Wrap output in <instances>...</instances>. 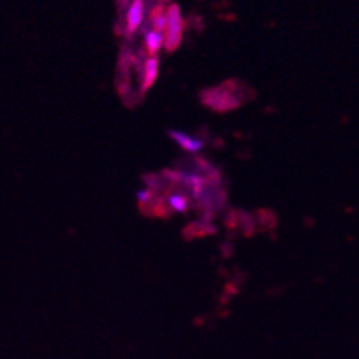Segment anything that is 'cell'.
I'll use <instances>...</instances> for the list:
<instances>
[{"mask_svg":"<svg viewBox=\"0 0 359 359\" xmlns=\"http://www.w3.org/2000/svg\"><path fill=\"white\" fill-rule=\"evenodd\" d=\"M238 88V84L234 81L225 83L224 86L211 88V90H205L201 93V99L205 106L210 109L218 111V113H225V111H233L236 107L241 106V100L238 99V93L234 90Z\"/></svg>","mask_w":359,"mask_h":359,"instance_id":"obj_1","label":"cell"},{"mask_svg":"<svg viewBox=\"0 0 359 359\" xmlns=\"http://www.w3.org/2000/svg\"><path fill=\"white\" fill-rule=\"evenodd\" d=\"M184 22L181 16V8L177 4L166 6V31H165V48L166 52H174L181 45Z\"/></svg>","mask_w":359,"mask_h":359,"instance_id":"obj_2","label":"cell"},{"mask_svg":"<svg viewBox=\"0 0 359 359\" xmlns=\"http://www.w3.org/2000/svg\"><path fill=\"white\" fill-rule=\"evenodd\" d=\"M147 2L142 0H135V2H129L126 13H123V24H126V34L127 38H133L138 31L143 29V22H145V11Z\"/></svg>","mask_w":359,"mask_h":359,"instance_id":"obj_3","label":"cell"},{"mask_svg":"<svg viewBox=\"0 0 359 359\" xmlns=\"http://www.w3.org/2000/svg\"><path fill=\"white\" fill-rule=\"evenodd\" d=\"M143 52L145 57H156L165 48V34L150 27H143Z\"/></svg>","mask_w":359,"mask_h":359,"instance_id":"obj_4","label":"cell"},{"mask_svg":"<svg viewBox=\"0 0 359 359\" xmlns=\"http://www.w3.org/2000/svg\"><path fill=\"white\" fill-rule=\"evenodd\" d=\"M166 135L174 140V142L177 143L182 150H186V152H191V154H198V152H201V150L205 147V140L186 135V133H182V130L170 129Z\"/></svg>","mask_w":359,"mask_h":359,"instance_id":"obj_5","label":"cell"},{"mask_svg":"<svg viewBox=\"0 0 359 359\" xmlns=\"http://www.w3.org/2000/svg\"><path fill=\"white\" fill-rule=\"evenodd\" d=\"M159 75V60L158 57H145L140 67V77H142V95L152 88Z\"/></svg>","mask_w":359,"mask_h":359,"instance_id":"obj_6","label":"cell"},{"mask_svg":"<svg viewBox=\"0 0 359 359\" xmlns=\"http://www.w3.org/2000/svg\"><path fill=\"white\" fill-rule=\"evenodd\" d=\"M165 201H166V205H168L172 211H175V213H188V211L191 210V205H194L191 198L188 197L182 190L168 191Z\"/></svg>","mask_w":359,"mask_h":359,"instance_id":"obj_7","label":"cell"},{"mask_svg":"<svg viewBox=\"0 0 359 359\" xmlns=\"http://www.w3.org/2000/svg\"><path fill=\"white\" fill-rule=\"evenodd\" d=\"M136 195H138V202H140V208H142V210H145L147 205L152 202V198L156 197L154 191L149 190V188H145V190H140Z\"/></svg>","mask_w":359,"mask_h":359,"instance_id":"obj_8","label":"cell"}]
</instances>
